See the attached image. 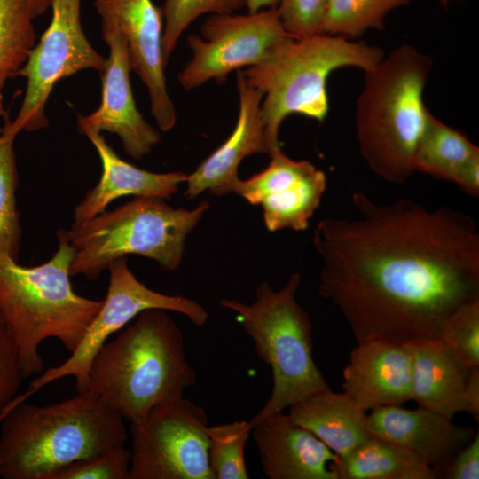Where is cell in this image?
<instances>
[{"instance_id":"cell-15","label":"cell","mask_w":479,"mask_h":479,"mask_svg":"<svg viewBox=\"0 0 479 479\" xmlns=\"http://www.w3.org/2000/svg\"><path fill=\"white\" fill-rule=\"evenodd\" d=\"M102 27V36L109 54L101 76V102L88 115L78 117V130L108 131L117 135L126 153L142 159L159 144L161 136L138 111L130 81L131 70L128 44L123 35L110 27Z\"/></svg>"},{"instance_id":"cell-34","label":"cell","mask_w":479,"mask_h":479,"mask_svg":"<svg viewBox=\"0 0 479 479\" xmlns=\"http://www.w3.org/2000/svg\"><path fill=\"white\" fill-rule=\"evenodd\" d=\"M448 479L479 478V434L466 444L444 468Z\"/></svg>"},{"instance_id":"cell-23","label":"cell","mask_w":479,"mask_h":479,"mask_svg":"<svg viewBox=\"0 0 479 479\" xmlns=\"http://www.w3.org/2000/svg\"><path fill=\"white\" fill-rule=\"evenodd\" d=\"M414 168L453 182L472 197L479 196V147L430 112L416 150Z\"/></svg>"},{"instance_id":"cell-19","label":"cell","mask_w":479,"mask_h":479,"mask_svg":"<svg viewBox=\"0 0 479 479\" xmlns=\"http://www.w3.org/2000/svg\"><path fill=\"white\" fill-rule=\"evenodd\" d=\"M342 376L343 392L365 412L412 400V358L407 344L381 340L357 343Z\"/></svg>"},{"instance_id":"cell-17","label":"cell","mask_w":479,"mask_h":479,"mask_svg":"<svg viewBox=\"0 0 479 479\" xmlns=\"http://www.w3.org/2000/svg\"><path fill=\"white\" fill-rule=\"evenodd\" d=\"M263 471L269 479H338L339 457L283 412L252 426Z\"/></svg>"},{"instance_id":"cell-20","label":"cell","mask_w":479,"mask_h":479,"mask_svg":"<svg viewBox=\"0 0 479 479\" xmlns=\"http://www.w3.org/2000/svg\"><path fill=\"white\" fill-rule=\"evenodd\" d=\"M94 145L102 164L98 183L87 192L74 209V223L106 211L108 204L125 195L168 199L175 194L187 175L181 171L154 173L123 161L98 132L85 135Z\"/></svg>"},{"instance_id":"cell-1","label":"cell","mask_w":479,"mask_h":479,"mask_svg":"<svg viewBox=\"0 0 479 479\" xmlns=\"http://www.w3.org/2000/svg\"><path fill=\"white\" fill-rule=\"evenodd\" d=\"M356 216L314 230L318 291L334 303L357 343L437 338L443 320L479 299V230L467 214L408 199L378 203L352 195Z\"/></svg>"},{"instance_id":"cell-37","label":"cell","mask_w":479,"mask_h":479,"mask_svg":"<svg viewBox=\"0 0 479 479\" xmlns=\"http://www.w3.org/2000/svg\"><path fill=\"white\" fill-rule=\"evenodd\" d=\"M33 19L37 18L51 5V0H25Z\"/></svg>"},{"instance_id":"cell-31","label":"cell","mask_w":479,"mask_h":479,"mask_svg":"<svg viewBox=\"0 0 479 479\" xmlns=\"http://www.w3.org/2000/svg\"><path fill=\"white\" fill-rule=\"evenodd\" d=\"M130 451L124 445L58 469L49 479H129Z\"/></svg>"},{"instance_id":"cell-35","label":"cell","mask_w":479,"mask_h":479,"mask_svg":"<svg viewBox=\"0 0 479 479\" xmlns=\"http://www.w3.org/2000/svg\"><path fill=\"white\" fill-rule=\"evenodd\" d=\"M467 412L479 418V367L471 368L464 392Z\"/></svg>"},{"instance_id":"cell-24","label":"cell","mask_w":479,"mask_h":479,"mask_svg":"<svg viewBox=\"0 0 479 479\" xmlns=\"http://www.w3.org/2000/svg\"><path fill=\"white\" fill-rule=\"evenodd\" d=\"M332 467L338 479H435L439 475L410 450L371 436Z\"/></svg>"},{"instance_id":"cell-29","label":"cell","mask_w":479,"mask_h":479,"mask_svg":"<svg viewBox=\"0 0 479 479\" xmlns=\"http://www.w3.org/2000/svg\"><path fill=\"white\" fill-rule=\"evenodd\" d=\"M247 0H165L162 56L165 66L177 41L188 26L200 16L229 14L246 5Z\"/></svg>"},{"instance_id":"cell-36","label":"cell","mask_w":479,"mask_h":479,"mask_svg":"<svg viewBox=\"0 0 479 479\" xmlns=\"http://www.w3.org/2000/svg\"><path fill=\"white\" fill-rule=\"evenodd\" d=\"M279 0H247L246 7L248 13H254L263 9L277 8Z\"/></svg>"},{"instance_id":"cell-18","label":"cell","mask_w":479,"mask_h":479,"mask_svg":"<svg viewBox=\"0 0 479 479\" xmlns=\"http://www.w3.org/2000/svg\"><path fill=\"white\" fill-rule=\"evenodd\" d=\"M239 114L229 137L186 178L185 196L193 199L205 191L216 196L234 192L239 182L238 169L244 158L255 153H268L261 113L263 94L245 80L242 70L237 71Z\"/></svg>"},{"instance_id":"cell-25","label":"cell","mask_w":479,"mask_h":479,"mask_svg":"<svg viewBox=\"0 0 479 479\" xmlns=\"http://www.w3.org/2000/svg\"><path fill=\"white\" fill-rule=\"evenodd\" d=\"M33 17L25 0H0V117H8L4 88L18 75L35 45Z\"/></svg>"},{"instance_id":"cell-6","label":"cell","mask_w":479,"mask_h":479,"mask_svg":"<svg viewBox=\"0 0 479 479\" xmlns=\"http://www.w3.org/2000/svg\"><path fill=\"white\" fill-rule=\"evenodd\" d=\"M383 57L378 46L339 35L288 36L260 62L242 70L247 84L263 94L261 113L269 155L281 150L279 130L289 114L318 122L326 119L329 111L326 84L333 71L343 67L367 71Z\"/></svg>"},{"instance_id":"cell-38","label":"cell","mask_w":479,"mask_h":479,"mask_svg":"<svg viewBox=\"0 0 479 479\" xmlns=\"http://www.w3.org/2000/svg\"><path fill=\"white\" fill-rule=\"evenodd\" d=\"M443 4H447L450 0H441Z\"/></svg>"},{"instance_id":"cell-33","label":"cell","mask_w":479,"mask_h":479,"mask_svg":"<svg viewBox=\"0 0 479 479\" xmlns=\"http://www.w3.org/2000/svg\"><path fill=\"white\" fill-rule=\"evenodd\" d=\"M25 379L18 349L0 318V420Z\"/></svg>"},{"instance_id":"cell-2","label":"cell","mask_w":479,"mask_h":479,"mask_svg":"<svg viewBox=\"0 0 479 479\" xmlns=\"http://www.w3.org/2000/svg\"><path fill=\"white\" fill-rule=\"evenodd\" d=\"M196 380L180 328L167 310L149 309L99 349L86 390L137 424L154 407L183 397Z\"/></svg>"},{"instance_id":"cell-3","label":"cell","mask_w":479,"mask_h":479,"mask_svg":"<svg viewBox=\"0 0 479 479\" xmlns=\"http://www.w3.org/2000/svg\"><path fill=\"white\" fill-rule=\"evenodd\" d=\"M123 420L90 390L43 406L20 403L0 422V476L49 479L66 465L124 445Z\"/></svg>"},{"instance_id":"cell-4","label":"cell","mask_w":479,"mask_h":479,"mask_svg":"<svg viewBox=\"0 0 479 479\" xmlns=\"http://www.w3.org/2000/svg\"><path fill=\"white\" fill-rule=\"evenodd\" d=\"M57 235V251L40 265L0 262V318L18 349L25 379L43 372L39 352L43 341L56 338L73 352L103 304V300L89 299L73 290L69 279L73 247L67 230Z\"/></svg>"},{"instance_id":"cell-5","label":"cell","mask_w":479,"mask_h":479,"mask_svg":"<svg viewBox=\"0 0 479 479\" xmlns=\"http://www.w3.org/2000/svg\"><path fill=\"white\" fill-rule=\"evenodd\" d=\"M432 64L428 54L404 44L365 71L356 106L359 150L369 169L389 183L403 185L415 171L429 114L423 91Z\"/></svg>"},{"instance_id":"cell-9","label":"cell","mask_w":479,"mask_h":479,"mask_svg":"<svg viewBox=\"0 0 479 479\" xmlns=\"http://www.w3.org/2000/svg\"><path fill=\"white\" fill-rule=\"evenodd\" d=\"M107 270L109 284L106 295L78 347L59 365L46 369L35 376L27 390L20 393L8 405L3 417L12 407L27 401L49 383L65 377L75 379L77 392L86 390L91 362L97 352L113 334L121 331L145 310L175 311L187 317L197 326L206 324L208 314L199 302L149 288L129 269L127 256L112 261Z\"/></svg>"},{"instance_id":"cell-32","label":"cell","mask_w":479,"mask_h":479,"mask_svg":"<svg viewBox=\"0 0 479 479\" xmlns=\"http://www.w3.org/2000/svg\"><path fill=\"white\" fill-rule=\"evenodd\" d=\"M326 0H279L281 23L294 38L322 34Z\"/></svg>"},{"instance_id":"cell-7","label":"cell","mask_w":479,"mask_h":479,"mask_svg":"<svg viewBox=\"0 0 479 479\" xmlns=\"http://www.w3.org/2000/svg\"><path fill=\"white\" fill-rule=\"evenodd\" d=\"M301 283L292 274L285 286L274 290L263 281L251 304L223 299L220 304L235 312L252 339L257 357L270 366L272 389L263 407L251 419L255 425L314 394L329 389L313 358L312 325L295 294Z\"/></svg>"},{"instance_id":"cell-28","label":"cell","mask_w":479,"mask_h":479,"mask_svg":"<svg viewBox=\"0 0 479 479\" xmlns=\"http://www.w3.org/2000/svg\"><path fill=\"white\" fill-rule=\"evenodd\" d=\"M13 141L0 134V262L19 261L21 238L16 203L19 177Z\"/></svg>"},{"instance_id":"cell-22","label":"cell","mask_w":479,"mask_h":479,"mask_svg":"<svg viewBox=\"0 0 479 479\" xmlns=\"http://www.w3.org/2000/svg\"><path fill=\"white\" fill-rule=\"evenodd\" d=\"M288 415L339 458L349 454L369 437L366 412L344 392L329 389L314 394L291 405Z\"/></svg>"},{"instance_id":"cell-14","label":"cell","mask_w":479,"mask_h":479,"mask_svg":"<svg viewBox=\"0 0 479 479\" xmlns=\"http://www.w3.org/2000/svg\"><path fill=\"white\" fill-rule=\"evenodd\" d=\"M270 157L263 170L240 179L234 192L262 207L269 232L303 231L326 191V175L308 161L290 159L282 150Z\"/></svg>"},{"instance_id":"cell-12","label":"cell","mask_w":479,"mask_h":479,"mask_svg":"<svg viewBox=\"0 0 479 479\" xmlns=\"http://www.w3.org/2000/svg\"><path fill=\"white\" fill-rule=\"evenodd\" d=\"M200 35L187 37L192 57L177 77L185 90L212 79L225 82L232 71L257 64L276 43L291 36L277 8L246 15L211 14L201 25Z\"/></svg>"},{"instance_id":"cell-26","label":"cell","mask_w":479,"mask_h":479,"mask_svg":"<svg viewBox=\"0 0 479 479\" xmlns=\"http://www.w3.org/2000/svg\"><path fill=\"white\" fill-rule=\"evenodd\" d=\"M411 0H326L322 34L357 37L369 28L381 29L388 12Z\"/></svg>"},{"instance_id":"cell-11","label":"cell","mask_w":479,"mask_h":479,"mask_svg":"<svg viewBox=\"0 0 479 479\" xmlns=\"http://www.w3.org/2000/svg\"><path fill=\"white\" fill-rule=\"evenodd\" d=\"M208 428L205 410L184 397L154 407L131 424L129 479H213Z\"/></svg>"},{"instance_id":"cell-21","label":"cell","mask_w":479,"mask_h":479,"mask_svg":"<svg viewBox=\"0 0 479 479\" xmlns=\"http://www.w3.org/2000/svg\"><path fill=\"white\" fill-rule=\"evenodd\" d=\"M407 345L412 358V400L449 419L467 412L464 392L471 368L438 338Z\"/></svg>"},{"instance_id":"cell-27","label":"cell","mask_w":479,"mask_h":479,"mask_svg":"<svg viewBox=\"0 0 479 479\" xmlns=\"http://www.w3.org/2000/svg\"><path fill=\"white\" fill-rule=\"evenodd\" d=\"M250 421L235 420L208 426V466L213 479H247L245 449Z\"/></svg>"},{"instance_id":"cell-16","label":"cell","mask_w":479,"mask_h":479,"mask_svg":"<svg viewBox=\"0 0 479 479\" xmlns=\"http://www.w3.org/2000/svg\"><path fill=\"white\" fill-rule=\"evenodd\" d=\"M368 436L404 447L420 457L439 475L475 436V430L456 425L440 413L420 407L381 406L366 415Z\"/></svg>"},{"instance_id":"cell-13","label":"cell","mask_w":479,"mask_h":479,"mask_svg":"<svg viewBox=\"0 0 479 479\" xmlns=\"http://www.w3.org/2000/svg\"><path fill=\"white\" fill-rule=\"evenodd\" d=\"M101 26L125 38L131 70L145 85L151 113L162 131L176 124L177 113L168 92L162 56L163 12L153 0H94Z\"/></svg>"},{"instance_id":"cell-10","label":"cell","mask_w":479,"mask_h":479,"mask_svg":"<svg viewBox=\"0 0 479 479\" xmlns=\"http://www.w3.org/2000/svg\"><path fill=\"white\" fill-rule=\"evenodd\" d=\"M52 16L18 75L27 79L25 96L13 120L4 119L0 134L14 140L22 131L48 126L45 106L55 84L84 69L102 72L106 58L89 43L81 24V0H51Z\"/></svg>"},{"instance_id":"cell-8","label":"cell","mask_w":479,"mask_h":479,"mask_svg":"<svg viewBox=\"0 0 479 479\" xmlns=\"http://www.w3.org/2000/svg\"><path fill=\"white\" fill-rule=\"evenodd\" d=\"M209 208H173L163 199L135 197L111 211L74 223L67 230L73 247L70 276L95 280L114 259L138 255L174 271L181 264L186 237Z\"/></svg>"},{"instance_id":"cell-30","label":"cell","mask_w":479,"mask_h":479,"mask_svg":"<svg viewBox=\"0 0 479 479\" xmlns=\"http://www.w3.org/2000/svg\"><path fill=\"white\" fill-rule=\"evenodd\" d=\"M437 338L470 367H479V299L467 302L441 323Z\"/></svg>"}]
</instances>
